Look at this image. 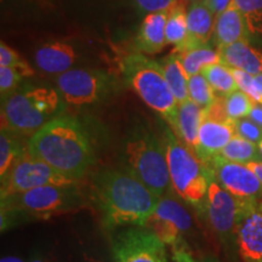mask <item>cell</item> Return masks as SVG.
I'll return each instance as SVG.
<instances>
[{
    "mask_svg": "<svg viewBox=\"0 0 262 262\" xmlns=\"http://www.w3.org/2000/svg\"><path fill=\"white\" fill-rule=\"evenodd\" d=\"M168 11L147 14L136 35V48L146 54H157L166 45Z\"/></svg>",
    "mask_w": 262,
    "mask_h": 262,
    "instance_id": "obj_20",
    "label": "cell"
},
{
    "mask_svg": "<svg viewBox=\"0 0 262 262\" xmlns=\"http://www.w3.org/2000/svg\"><path fill=\"white\" fill-rule=\"evenodd\" d=\"M232 74H233L235 83L239 90H242L249 96H253L254 93V77L248 72L242 71V70H235V68H231Z\"/></svg>",
    "mask_w": 262,
    "mask_h": 262,
    "instance_id": "obj_35",
    "label": "cell"
},
{
    "mask_svg": "<svg viewBox=\"0 0 262 262\" xmlns=\"http://www.w3.org/2000/svg\"><path fill=\"white\" fill-rule=\"evenodd\" d=\"M83 204L77 185H49L2 199V212L17 211L47 219L78 210Z\"/></svg>",
    "mask_w": 262,
    "mask_h": 262,
    "instance_id": "obj_6",
    "label": "cell"
},
{
    "mask_svg": "<svg viewBox=\"0 0 262 262\" xmlns=\"http://www.w3.org/2000/svg\"><path fill=\"white\" fill-rule=\"evenodd\" d=\"M116 262H168L165 244L147 227H131L113 241Z\"/></svg>",
    "mask_w": 262,
    "mask_h": 262,
    "instance_id": "obj_9",
    "label": "cell"
},
{
    "mask_svg": "<svg viewBox=\"0 0 262 262\" xmlns=\"http://www.w3.org/2000/svg\"><path fill=\"white\" fill-rule=\"evenodd\" d=\"M166 44L175 47L181 45L188 37L187 27V10L183 8L180 2L176 3L168 11V19L165 26Z\"/></svg>",
    "mask_w": 262,
    "mask_h": 262,
    "instance_id": "obj_26",
    "label": "cell"
},
{
    "mask_svg": "<svg viewBox=\"0 0 262 262\" xmlns=\"http://www.w3.org/2000/svg\"><path fill=\"white\" fill-rule=\"evenodd\" d=\"M57 86L66 102L83 106L101 100L110 90L111 81L102 72L70 70L58 75Z\"/></svg>",
    "mask_w": 262,
    "mask_h": 262,
    "instance_id": "obj_10",
    "label": "cell"
},
{
    "mask_svg": "<svg viewBox=\"0 0 262 262\" xmlns=\"http://www.w3.org/2000/svg\"><path fill=\"white\" fill-rule=\"evenodd\" d=\"M248 117L250 118L254 123H256L258 126L262 127V103L254 102V106L251 108Z\"/></svg>",
    "mask_w": 262,
    "mask_h": 262,
    "instance_id": "obj_39",
    "label": "cell"
},
{
    "mask_svg": "<svg viewBox=\"0 0 262 262\" xmlns=\"http://www.w3.org/2000/svg\"><path fill=\"white\" fill-rule=\"evenodd\" d=\"M234 133L237 136L243 137V139L251 141L254 143H258L262 140V127L254 123L250 118H242V119L234 120L233 122Z\"/></svg>",
    "mask_w": 262,
    "mask_h": 262,
    "instance_id": "obj_33",
    "label": "cell"
},
{
    "mask_svg": "<svg viewBox=\"0 0 262 262\" xmlns=\"http://www.w3.org/2000/svg\"><path fill=\"white\" fill-rule=\"evenodd\" d=\"M123 73L143 102L162 114L171 125L179 102L166 83L160 63L134 54L124 60Z\"/></svg>",
    "mask_w": 262,
    "mask_h": 262,
    "instance_id": "obj_5",
    "label": "cell"
},
{
    "mask_svg": "<svg viewBox=\"0 0 262 262\" xmlns=\"http://www.w3.org/2000/svg\"><path fill=\"white\" fill-rule=\"evenodd\" d=\"M0 262H24L21 260V258L18 257H15V256H6V257H3Z\"/></svg>",
    "mask_w": 262,
    "mask_h": 262,
    "instance_id": "obj_41",
    "label": "cell"
},
{
    "mask_svg": "<svg viewBox=\"0 0 262 262\" xmlns=\"http://www.w3.org/2000/svg\"><path fill=\"white\" fill-rule=\"evenodd\" d=\"M22 74L11 67H0V95L2 101L11 96L18 88Z\"/></svg>",
    "mask_w": 262,
    "mask_h": 262,
    "instance_id": "obj_32",
    "label": "cell"
},
{
    "mask_svg": "<svg viewBox=\"0 0 262 262\" xmlns=\"http://www.w3.org/2000/svg\"><path fill=\"white\" fill-rule=\"evenodd\" d=\"M251 98L254 102L262 103V73L254 77V93Z\"/></svg>",
    "mask_w": 262,
    "mask_h": 262,
    "instance_id": "obj_38",
    "label": "cell"
},
{
    "mask_svg": "<svg viewBox=\"0 0 262 262\" xmlns=\"http://www.w3.org/2000/svg\"><path fill=\"white\" fill-rule=\"evenodd\" d=\"M219 157L228 160V162L241 164H248L255 162V160H260L261 158L256 143L245 140L241 136H234L229 141Z\"/></svg>",
    "mask_w": 262,
    "mask_h": 262,
    "instance_id": "obj_27",
    "label": "cell"
},
{
    "mask_svg": "<svg viewBox=\"0 0 262 262\" xmlns=\"http://www.w3.org/2000/svg\"><path fill=\"white\" fill-rule=\"evenodd\" d=\"M162 70L165 77L166 83L171 89L173 96L179 103L187 101L188 96V77L183 71L179 58L171 54L164 60L162 63Z\"/></svg>",
    "mask_w": 262,
    "mask_h": 262,
    "instance_id": "obj_23",
    "label": "cell"
},
{
    "mask_svg": "<svg viewBox=\"0 0 262 262\" xmlns=\"http://www.w3.org/2000/svg\"><path fill=\"white\" fill-rule=\"evenodd\" d=\"M179 0H134L136 8L143 14L169 11Z\"/></svg>",
    "mask_w": 262,
    "mask_h": 262,
    "instance_id": "obj_34",
    "label": "cell"
},
{
    "mask_svg": "<svg viewBox=\"0 0 262 262\" xmlns=\"http://www.w3.org/2000/svg\"><path fill=\"white\" fill-rule=\"evenodd\" d=\"M234 127L232 123H221L211 119L203 120L199 127L198 139L194 147L196 157L208 165L216 158L225 146L234 137Z\"/></svg>",
    "mask_w": 262,
    "mask_h": 262,
    "instance_id": "obj_15",
    "label": "cell"
},
{
    "mask_svg": "<svg viewBox=\"0 0 262 262\" xmlns=\"http://www.w3.org/2000/svg\"><path fill=\"white\" fill-rule=\"evenodd\" d=\"M188 96L189 100L199 104L202 108H208L216 100V94L210 84L202 73L194 74L188 78Z\"/></svg>",
    "mask_w": 262,
    "mask_h": 262,
    "instance_id": "obj_28",
    "label": "cell"
},
{
    "mask_svg": "<svg viewBox=\"0 0 262 262\" xmlns=\"http://www.w3.org/2000/svg\"><path fill=\"white\" fill-rule=\"evenodd\" d=\"M243 14L250 33H262V0H233Z\"/></svg>",
    "mask_w": 262,
    "mask_h": 262,
    "instance_id": "obj_30",
    "label": "cell"
},
{
    "mask_svg": "<svg viewBox=\"0 0 262 262\" xmlns=\"http://www.w3.org/2000/svg\"><path fill=\"white\" fill-rule=\"evenodd\" d=\"M21 137L22 136L9 130H2V134H0V179L4 178L5 173L28 150V143L27 146H25Z\"/></svg>",
    "mask_w": 262,
    "mask_h": 262,
    "instance_id": "obj_24",
    "label": "cell"
},
{
    "mask_svg": "<svg viewBox=\"0 0 262 262\" xmlns=\"http://www.w3.org/2000/svg\"><path fill=\"white\" fill-rule=\"evenodd\" d=\"M35 63L38 68L49 74H62L70 71L77 60L73 47L61 41L42 45L35 51Z\"/></svg>",
    "mask_w": 262,
    "mask_h": 262,
    "instance_id": "obj_18",
    "label": "cell"
},
{
    "mask_svg": "<svg viewBox=\"0 0 262 262\" xmlns=\"http://www.w3.org/2000/svg\"><path fill=\"white\" fill-rule=\"evenodd\" d=\"M172 54L179 58L180 63L188 78L201 73L206 66L221 63L220 51L214 50L208 45L192 48L181 52H172Z\"/></svg>",
    "mask_w": 262,
    "mask_h": 262,
    "instance_id": "obj_22",
    "label": "cell"
},
{
    "mask_svg": "<svg viewBox=\"0 0 262 262\" xmlns=\"http://www.w3.org/2000/svg\"><path fill=\"white\" fill-rule=\"evenodd\" d=\"M221 63L228 68L248 72L251 75L262 73V52L254 49L248 40H242L219 49Z\"/></svg>",
    "mask_w": 262,
    "mask_h": 262,
    "instance_id": "obj_19",
    "label": "cell"
},
{
    "mask_svg": "<svg viewBox=\"0 0 262 262\" xmlns=\"http://www.w3.org/2000/svg\"><path fill=\"white\" fill-rule=\"evenodd\" d=\"M201 73L204 75L205 79L210 84L216 96H227V95L239 90L235 83L231 68L224 63H214L206 66Z\"/></svg>",
    "mask_w": 262,
    "mask_h": 262,
    "instance_id": "obj_25",
    "label": "cell"
},
{
    "mask_svg": "<svg viewBox=\"0 0 262 262\" xmlns=\"http://www.w3.org/2000/svg\"><path fill=\"white\" fill-rule=\"evenodd\" d=\"M202 262H220V261H219L217 258H215V257H212V256H208V257L203 258Z\"/></svg>",
    "mask_w": 262,
    "mask_h": 262,
    "instance_id": "obj_42",
    "label": "cell"
},
{
    "mask_svg": "<svg viewBox=\"0 0 262 262\" xmlns=\"http://www.w3.org/2000/svg\"><path fill=\"white\" fill-rule=\"evenodd\" d=\"M60 108V96L50 88H34L2 101V130L25 137L38 133L49 122L55 119Z\"/></svg>",
    "mask_w": 262,
    "mask_h": 262,
    "instance_id": "obj_3",
    "label": "cell"
},
{
    "mask_svg": "<svg viewBox=\"0 0 262 262\" xmlns=\"http://www.w3.org/2000/svg\"><path fill=\"white\" fill-rule=\"evenodd\" d=\"M233 0H206L205 4L209 6V9L211 10L212 14L215 16L220 15L221 12H224L229 5L232 4Z\"/></svg>",
    "mask_w": 262,
    "mask_h": 262,
    "instance_id": "obj_37",
    "label": "cell"
},
{
    "mask_svg": "<svg viewBox=\"0 0 262 262\" xmlns=\"http://www.w3.org/2000/svg\"><path fill=\"white\" fill-rule=\"evenodd\" d=\"M204 120V108L192 100L179 103L171 126L176 130L186 146L194 149L198 139L199 127Z\"/></svg>",
    "mask_w": 262,
    "mask_h": 262,
    "instance_id": "obj_21",
    "label": "cell"
},
{
    "mask_svg": "<svg viewBox=\"0 0 262 262\" xmlns=\"http://www.w3.org/2000/svg\"><path fill=\"white\" fill-rule=\"evenodd\" d=\"M85 262H102V261H100V260H96V258H94V257L85 256Z\"/></svg>",
    "mask_w": 262,
    "mask_h": 262,
    "instance_id": "obj_43",
    "label": "cell"
},
{
    "mask_svg": "<svg viewBox=\"0 0 262 262\" xmlns=\"http://www.w3.org/2000/svg\"><path fill=\"white\" fill-rule=\"evenodd\" d=\"M215 19L216 16L205 3H192L187 9L188 37L185 42L175 47L173 52L208 45V41L214 35Z\"/></svg>",
    "mask_w": 262,
    "mask_h": 262,
    "instance_id": "obj_16",
    "label": "cell"
},
{
    "mask_svg": "<svg viewBox=\"0 0 262 262\" xmlns=\"http://www.w3.org/2000/svg\"><path fill=\"white\" fill-rule=\"evenodd\" d=\"M233 233L242 260L262 262V199L241 201Z\"/></svg>",
    "mask_w": 262,
    "mask_h": 262,
    "instance_id": "obj_11",
    "label": "cell"
},
{
    "mask_svg": "<svg viewBox=\"0 0 262 262\" xmlns=\"http://www.w3.org/2000/svg\"><path fill=\"white\" fill-rule=\"evenodd\" d=\"M247 165L251 170H253V172L257 176V179L260 180V182L262 185V162H261V160H255V162L248 163Z\"/></svg>",
    "mask_w": 262,
    "mask_h": 262,
    "instance_id": "obj_40",
    "label": "cell"
},
{
    "mask_svg": "<svg viewBox=\"0 0 262 262\" xmlns=\"http://www.w3.org/2000/svg\"><path fill=\"white\" fill-rule=\"evenodd\" d=\"M215 181L238 201L256 199L262 193V185L247 164L233 163L216 157L208 164Z\"/></svg>",
    "mask_w": 262,
    "mask_h": 262,
    "instance_id": "obj_13",
    "label": "cell"
},
{
    "mask_svg": "<svg viewBox=\"0 0 262 262\" xmlns=\"http://www.w3.org/2000/svg\"><path fill=\"white\" fill-rule=\"evenodd\" d=\"M75 183L77 182L66 178L49 164L33 157L27 150L5 173L4 178H2L0 193L2 199H5L41 186H63Z\"/></svg>",
    "mask_w": 262,
    "mask_h": 262,
    "instance_id": "obj_8",
    "label": "cell"
},
{
    "mask_svg": "<svg viewBox=\"0 0 262 262\" xmlns=\"http://www.w3.org/2000/svg\"><path fill=\"white\" fill-rule=\"evenodd\" d=\"M165 155L173 189L183 201L201 205L212 176L210 168L169 130L165 135Z\"/></svg>",
    "mask_w": 262,
    "mask_h": 262,
    "instance_id": "obj_4",
    "label": "cell"
},
{
    "mask_svg": "<svg viewBox=\"0 0 262 262\" xmlns=\"http://www.w3.org/2000/svg\"><path fill=\"white\" fill-rule=\"evenodd\" d=\"M191 3H205L206 0H189Z\"/></svg>",
    "mask_w": 262,
    "mask_h": 262,
    "instance_id": "obj_45",
    "label": "cell"
},
{
    "mask_svg": "<svg viewBox=\"0 0 262 262\" xmlns=\"http://www.w3.org/2000/svg\"><path fill=\"white\" fill-rule=\"evenodd\" d=\"M248 33L249 29L244 16L233 2L224 12L216 16L212 38L219 49L237 41L248 40Z\"/></svg>",
    "mask_w": 262,
    "mask_h": 262,
    "instance_id": "obj_17",
    "label": "cell"
},
{
    "mask_svg": "<svg viewBox=\"0 0 262 262\" xmlns=\"http://www.w3.org/2000/svg\"><path fill=\"white\" fill-rule=\"evenodd\" d=\"M206 208L209 221L216 233L226 237L234 231L241 201L222 188L214 176H211L206 192Z\"/></svg>",
    "mask_w": 262,
    "mask_h": 262,
    "instance_id": "obj_14",
    "label": "cell"
},
{
    "mask_svg": "<svg viewBox=\"0 0 262 262\" xmlns=\"http://www.w3.org/2000/svg\"><path fill=\"white\" fill-rule=\"evenodd\" d=\"M0 67L15 68L22 74V77H31L34 73L31 66L26 61L21 60L17 52L12 50L4 41L0 42Z\"/></svg>",
    "mask_w": 262,
    "mask_h": 262,
    "instance_id": "obj_31",
    "label": "cell"
},
{
    "mask_svg": "<svg viewBox=\"0 0 262 262\" xmlns=\"http://www.w3.org/2000/svg\"><path fill=\"white\" fill-rule=\"evenodd\" d=\"M95 199L108 228L145 227L160 196L124 170H104L94 181Z\"/></svg>",
    "mask_w": 262,
    "mask_h": 262,
    "instance_id": "obj_1",
    "label": "cell"
},
{
    "mask_svg": "<svg viewBox=\"0 0 262 262\" xmlns=\"http://www.w3.org/2000/svg\"><path fill=\"white\" fill-rule=\"evenodd\" d=\"M253 106V98L242 90H235L234 93L225 96V110L232 122L248 117Z\"/></svg>",
    "mask_w": 262,
    "mask_h": 262,
    "instance_id": "obj_29",
    "label": "cell"
},
{
    "mask_svg": "<svg viewBox=\"0 0 262 262\" xmlns=\"http://www.w3.org/2000/svg\"><path fill=\"white\" fill-rule=\"evenodd\" d=\"M125 158L129 171L155 194L162 196L171 183L165 152L155 136H136L126 143Z\"/></svg>",
    "mask_w": 262,
    "mask_h": 262,
    "instance_id": "obj_7",
    "label": "cell"
},
{
    "mask_svg": "<svg viewBox=\"0 0 262 262\" xmlns=\"http://www.w3.org/2000/svg\"><path fill=\"white\" fill-rule=\"evenodd\" d=\"M28 152L78 182L94 160L89 135L72 117H57L28 141Z\"/></svg>",
    "mask_w": 262,
    "mask_h": 262,
    "instance_id": "obj_2",
    "label": "cell"
},
{
    "mask_svg": "<svg viewBox=\"0 0 262 262\" xmlns=\"http://www.w3.org/2000/svg\"><path fill=\"white\" fill-rule=\"evenodd\" d=\"M258 152H260V156L262 158V140L260 141V142H258Z\"/></svg>",
    "mask_w": 262,
    "mask_h": 262,
    "instance_id": "obj_44",
    "label": "cell"
},
{
    "mask_svg": "<svg viewBox=\"0 0 262 262\" xmlns=\"http://www.w3.org/2000/svg\"><path fill=\"white\" fill-rule=\"evenodd\" d=\"M172 258L173 262H195L192 255L188 253L187 249L182 244L172 249Z\"/></svg>",
    "mask_w": 262,
    "mask_h": 262,
    "instance_id": "obj_36",
    "label": "cell"
},
{
    "mask_svg": "<svg viewBox=\"0 0 262 262\" xmlns=\"http://www.w3.org/2000/svg\"><path fill=\"white\" fill-rule=\"evenodd\" d=\"M191 226V215L185 206L176 199L164 196L146 222L145 227L155 232L164 244L175 248L183 243V235L189 231Z\"/></svg>",
    "mask_w": 262,
    "mask_h": 262,
    "instance_id": "obj_12",
    "label": "cell"
},
{
    "mask_svg": "<svg viewBox=\"0 0 262 262\" xmlns=\"http://www.w3.org/2000/svg\"><path fill=\"white\" fill-rule=\"evenodd\" d=\"M31 262H42L41 260H32Z\"/></svg>",
    "mask_w": 262,
    "mask_h": 262,
    "instance_id": "obj_46",
    "label": "cell"
}]
</instances>
